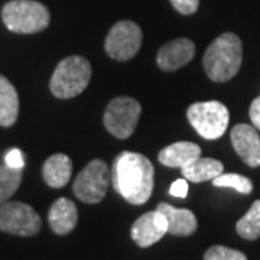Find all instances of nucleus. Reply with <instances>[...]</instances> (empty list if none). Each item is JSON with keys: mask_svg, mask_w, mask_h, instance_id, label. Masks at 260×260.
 <instances>
[{"mask_svg": "<svg viewBox=\"0 0 260 260\" xmlns=\"http://www.w3.org/2000/svg\"><path fill=\"white\" fill-rule=\"evenodd\" d=\"M153 175L152 162L136 152H121L113 162V186L130 204L142 205L150 198Z\"/></svg>", "mask_w": 260, "mask_h": 260, "instance_id": "nucleus-1", "label": "nucleus"}, {"mask_svg": "<svg viewBox=\"0 0 260 260\" xmlns=\"http://www.w3.org/2000/svg\"><path fill=\"white\" fill-rule=\"evenodd\" d=\"M243 59L240 38L234 34H223L205 51L203 65L210 80L225 83L239 73Z\"/></svg>", "mask_w": 260, "mask_h": 260, "instance_id": "nucleus-2", "label": "nucleus"}, {"mask_svg": "<svg viewBox=\"0 0 260 260\" xmlns=\"http://www.w3.org/2000/svg\"><path fill=\"white\" fill-rule=\"evenodd\" d=\"M91 80V65L84 56H68L56 65L49 88L58 99H73L87 88Z\"/></svg>", "mask_w": 260, "mask_h": 260, "instance_id": "nucleus-3", "label": "nucleus"}, {"mask_svg": "<svg viewBox=\"0 0 260 260\" xmlns=\"http://www.w3.org/2000/svg\"><path fill=\"white\" fill-rule=\"evenodd\" d=\"M2 18L15 34H37L49 25V10L35 0H12L5 5Z\"/></svg>", "mask_w": 260, "mask_h": 260, "instance_id": "nucleus-4", "label": "nucleus"}, {"mask_svg": "<svg viewBox=\"0 0 260 260\" xmlns=\"http://www.w3.org/2000/svg\"><path fill=\"white\" fill-rule=\"evenodd\" d=\"M186 117L197 133L208 140L221 138L230 120L227 107L220 102L194 103L188 107Z\"/></svg>", "mask_w": 260, "mask_h": 260, "instance_id": "nucleus-5", "label": "nucleus"}, {"mask_svg": "<svg viewBox=\"0 0 260 260\" xmlns=\"http://www.w3.org/2000/svg\"><path fill=\"white\" fill-rule=\"evenodd\" d=\"M110 179L112 174L109 165L102 159H94L75 178L73 191L80 201L97 204L107 194Z\"/></svg>", "mask_w": 260, "mask_h": 260, "instance_id": "nucleus-6", "label": "nucleus"}, {"mask_svg": "<svg viewBox=\"0 0 260 260\" xmlns=\"http://www.w3.org/2000/svg\"><path fill=\"white\" fill-rule=\"evenodd\" d=\"M140 104L132 97H117L109 103L104 113L106 129L117 139H127L133 135L140 116Z\"/></svg>", "mask_w": 260, "mask_h": 260, "instance_id": "nucleus-7", "label": "nucleus"}, {"mask_svg": "<svg viewBox=\"0 0 260 260\" xmlns=\"http://www.w3.org/2000/svg\"><path fill=\"white\" fill-rule=\"evenodd\" d=\"M41 217L28 204L12 201L0 205V230L15 236L30 237L41 230Z\"/></svg>", "mask_w": 260, "mask_h": 260, "instance_id": "nucleus-8", "label": "nucleus"}, {"mask_svg": "<svg viewBox=\"0 0 260 260\" xmlns=\"http://www.w3.org/2000/svg\"><path fill=\"white\" fill-rule=\"evenodd\" d=\"M142 45V30L132 20H120L114 23L106 38L107 55L117 61H129L138 54Z\"/></svg>", "mask_w": 260, "mask_h": 260, "instance_id": "nucleus-9", "label": "nucleus"}, {"mask_svg": "<svg viewBox=\"0 0 260 260\" xmlns=\"http://www.w3.org/2000/svg\"><path fill=\"white\" fill-rule=\"evenodd\" d=\"M130 234L139 247H149L168 234L167 218L158 210L149 211L133 223Z\"/></svg>", "mask_w": 260, "mask_h": 260, "instance_id": "nucleus-10", "label": "nucleus"}, {"mask_svg": "<svg viewBox=\"0 0 260 260\" xmlns=\"http://www.w3.org/2000/svg\"><path fill=\"white\" fill-rule=\"evenodd\" d=\"M232 145L244 164L260 167V136L257 129L249 124H236L232 129Z\"/></svg>", "mask_w": 260, "mask_h": 260, "instance_id": "nucleus-11", "label": "nucleus"}, {"mask_svg": "<svg viewBox=\"0 0 260 260\" xmlns=\"http://www.w3.org/2000/svg\"><path fill=\"white\" fill-rule=\"evenodd\" d=\"M195 55V45L186 38L168 42L159 49L156 62L164 71H175L186 65Z\"/></svg>", "mask_w": 260, "mask_h": 260, "instance_id": "nucleus-12", "label": "nucleus"}, {"mask_svg": "<svg viewBox=\"0 0 260 260\" xmlns=\"http://www.w3.org/2000/svg\"><path fill=\"white\" fill-rule=\"evenodd\" d=\"M159 213L165 215L168 223V233L174 236H191L194 234L198 223L192 211L186 208H177L174 205L160 203L156 207Z\"/></svg>", "mask_w": 260, "mask_h": 260, "instance_id": "nucleus-13", "label": "nucleus"}, {"mask_svg": "<svg viewBox=\"0 0 260 260\" xmlns=\"http://www.w3.org/2000/svg\"><path fill=\"white\" fill-rule=\"evenodd\" d=\"M77 220H78L77 207L71 200L67 198L56 200L48 214V221L52 232L59 236L73 232L77 225Z\"/></svg>", "mask_w": 260, "mask_h": 260, "instance_id": "nucleus-14", "label": "nucleus"}, {"mask_svg": "<svg viewBox=\"0 0 260 260\" xmlns=\"http://www.w3.org/2000/svg\"><path fill=\"white\" fill-rule=\"evenodd\" d=\"M201 156V148L192 142H177L159 152L158 159L169 168H184Z\"/></svg>", "mask_w": 260, "mask_h": 260, "instance_id": "nucleus-15", "label": "nucleus"}, {"mask_svg": "<svg viewBox=\"0 0 260 260\" xmlns=\"http://www.w3.org/2000/svg\"><path fill=\"white\" fill-rule=\"evenodd\" d=\"M44 179L51 188H62L73 174V162L64 153H55L45 160L42 168Z\"/></svg>", "mask_w": 260, "mask_h": 260, "instance_id": "nucleus-16", "label": "nucleus"}, {"mask_svg": "<svg viewBox=\"0 0 260 260\" xmlns=\"http://www.w3.org/2000/svg\"><path fill=\"white\" fill-rule=\"evenodd\" d=\"M18 114V91L6 77L0 74V126L9 127L15 124Z\"/></svg>", "mask_w": 260, "mask_h": 260, "instance_id": "nucleus-17", "label": "nucleus"}, {"mask_svg": "<svg viewBox=\"0 0 260 260\" xmlns=\"http://www.w3.org/2000/svg\"><path fill=\"white\" fill-rule=\"evenodd\" d=\"M182 175L186 181L191 182H205V181H213L214 178L221 175L224 171L223 164L220 160L213 158H197L186 167L181 168Z\"/></svg>", "mask_w": 260, "mask_h": 260, "instance_id": "nucleus-18", "label": "nucleus"}, {"mask_svg": "<svg viewBox=\"0 0 260 260\" xmlns=\"http://www.w3.org/2000/svg\"><path fill=\"white\" fill-rule=\"evenodd\" d=\"M239 236L246 240H256L260 237V200L251 204L250 210L236 224Z\"/></svg>", "mask_w": 260, "mask_h": 260, "instance_id": "nucleus-19", "label": "nucleus"}, {"mask_svg": "<svg viewBox=\"0 0 260 260\" xmlns=\"http://www.w3.org/2000/svg\"><path fill=\"white\" fill-rule=\"evenodd\" d=\"M22 182V169H15L8 165L0 167V205L8 203Z\"/></svg>", "mask_w": 260, "mask_h": 260, "instance_id": "nucleus-20", "label": "nucleus"}, {"mask_svg": "<svg viewBox=\"0 0 260 260\" xmlns=\"http://www.w3.org/2000/svg\"><path fill=\"white\" fill-rule=\"evenodd\" d=\"M213 185L220 188H233L240 194H250L253 191V184L250 179L239 174H221L214 178Z\"/></svg>", "mask_w": 260, "mask_h": 260, "instance_id": "nucleus-21", "label": "nucleus"}, {"mask_svg": "<svg viewBox=\"0 0 260 260\" xmlns=\"http://www.w3.org/2000/svg\"><path fill=\"white\" fill-rule=\"evenodd\" d=\"M204 260H247L246 254L224 246H213L205 251Z\"/></svg>", "mask_w": 260, "mask_h": 260, "instance_id": "nucleus-22", "label": "nucleus"}, {"mask_svg": "<svg viewBox=\"0 0 260 260\" xmlns=\"http://www.w3.org/2000/svg\"><path fill=\"white\" fill-rule=\"evenodd\" d=\"M171 3L182 15H192L200 6V0H171Z\"/></svg>", "mask_w": 260, "mask_h": 260, "instance_id": "nucleus-23", "label": "nucleus"}, {"mask_svg": "<svg viewBox=\"0 0 260 260\" xmlns=\"http://www.w3.org/2000/svg\"><path fill=\"white\" fill-rule=\"evenodd\" d=\"M5 160H6V165L8 167L15 168V169H23V165H25L22 152L19 149H12V150H9Z\"/></svg>", "mask_w": 260, "mask_h": 260, "instance_id": "nucleus-24", "label": "nucleus"}, {"mask_svg": "<svg viewBox=\"0 0 260 260\" xmlns=\"http://www.w3.org/2000/svg\"><path fill=\"white\" fill-rule=\"evenodd\" d=\"M169 194L178 197V198H185L186 194H188V181L185 178L184 179H177L169 188Z\"/></svg>", "mask_w": 260, "mask_h": 260, "instance_id": "nucleus-25", "label": "nucleus"}, {"mask_svg": "<svg viewBox=\"0 0 260 260\" xmlns=\"http://www.w3.org/2000/svg\"><path fill=\"white\" fill-rule=\"evenodd\" d=\"M249 114H250V120L253 123V126L257 130H260V95L251 102Z\"/></svg>", "mask_w": 260, "mask_h": 260, "instance_id": "nucleus-26", "label": "nucleus"}]
</instances>
